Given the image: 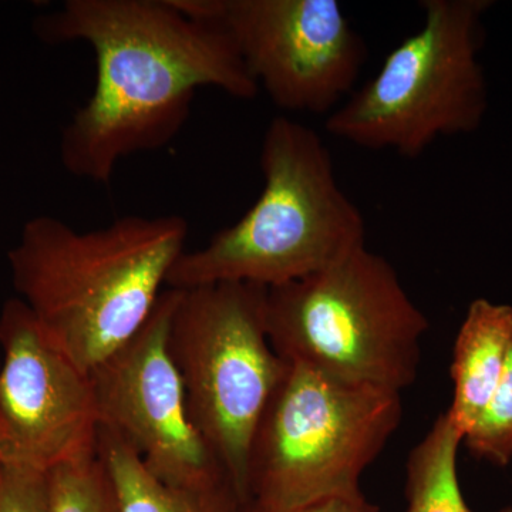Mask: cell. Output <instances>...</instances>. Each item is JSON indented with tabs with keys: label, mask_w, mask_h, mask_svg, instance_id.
<instances>
[{
	"label": "cell",
	"mask_w": 512,
	"mask_h": 512,
	"mask_svg": "<svg viewBox=\"0 0 512 512\" xmlns=\"http://www.w3.org/2000/svg\"><path fill=\"white\" fill-rule=\"evenodd\" d=\"M49 45L83 42L96 56V86L60 138L64 170L109 184L123 158L177 137L202 87L239 100L258 84L221 22L192 19L170 0H67L39 16Z\"/></svg>",
	"instance_id": "obj_1"
},
{
	"label": "cell",
	"mask_w": 512,
	"mask_h": 512,
	"mask_svg": "<svg viewBox=\"0 0 512 512\" xmlns=\"http://www.w3.org/2000/svg\"><path fill=\"white\" fill-rule=\"evenodd\" d=\"M187 237L178 215H131L84 232L40 215L10 248L13 288L47 336L90 373L146 323Z\"/></svg>",
	"instance_id": "obj_2"
},
{
	"label": "cell",
	"mask_w": 512,
	"mask_h": 512,
	"mask_svg": "<svg viewBox=\"0 0 512 512\" xmlns=\"http://www.w3.org/2000/svg\"><path fill=\"white\" fill-rule=\"evenodd\" d=\"M264 188L241 220L181 254L167 288L291 284L366 247L362 211L340 188L332 154L313 128L275 117L259 156Z\"/></svg>",
	"instance_id": "obj_3"
},
{
	"label": "cell",
	"mask_w": 512,
	"mask_h": 512,
	"mask_svg": "<svg viewBox=\"0 0 512 512\" xmlns=\"http://www.w3.org/2000/svg\"><path fill=\"white\" fill-rule=\"evenodd\" d=\"M265 318L284 362L400 394L416 382L430 328L393 265L367 247L318 274L266 289Z\"/></svg>",
	"instance_id": "obj_4"
},
{
	"label": "cell",
	"mask_w": 512,
	"mask_h": 512,
	"mask_svg": "<svg viewBox=\"0 0 512 512\" xmlns=\"http://www.w3.org/2000/svg\"><path fill=\"white\" fill-rule=\"evenodd\" d=\"M490 0H423L424 22L379 72L326 117L332 136L420 157L441 137L477 131L488 110L480 50Z\"/></svg>",
	"instance_id": "obj_5"
},
{
	"label": "cell",
	"mask_w": 512,
	"mask_h": 512,
	"mask_svg": "<svg viewBox=\"0 0 512 512\" xmlns=\"http://www.w3.org/2000/svg\"><path fill=\"white\" fill-rule=\"evenodd\" d=\"M402 417L400 393L288 363L252 437L247 503L285 510L362 493Z\"/></svg>",
	"instance_id": "obj_6"
},
{
	"label": "cell",
	"mask_w": 512,
	"mask_h": 512,
	"mask_svg": "<svg viewBox=\"0 0 512 512\" xmlns=\"http://www.w3.org/2000/svg\"><path fill=\"white\" fill-rule=\"evenodd\" d=\"M178 291L168 350L192 423L244 505L252 437L288 367L269 342L266 288L239 282Z\"/></svg>",
	"instance_id": "obj_7"
},
{
	"label": "cell",
	"mask_w": 512,
	"mask_h": 512,
	"mask_svg": "<svg viewBox=\"0 0 512 512\" xmlns=\"http://www.w3.org/2000/svg\"><path fill=\"white\" fill-rule=\"evenodd\" d=\"M178 295V289H164L136 335L90 372L100 426L123 437L165 484L192 491L234 490L192 423L183 380L168 350Z\"/></svg>",
	"instance_id": "obj_8"
},
{
	"label": "cell",
	"mask_w": 512,
	"mask_h": 512,
	"mask_svg": "<svg viewBox=\"0 0 512 512\" xmlns=\"http://www.w3.org/2000/svg\"><path fill=\"white\" fill-rule=\"evenodd\" d=\"M215 20L279 109L329 116L353 93L366 47L336 0H218Z\"/></svg>",
	"instance_id": "obj_9"
},
{
	"label": "cell",
	"mask_w": 512,
	"mask_h": 512,
	"mask_svg": "<svg viewBox=\"0 0 512 512\" xmlns=\"http://www.w3.org/2000/svg\"><path fill=\"white\" fill-rule=\"evenodd\" d=\"M3 463L52 470L96 453L100 414L92 376L47 336L19 298L0 311Z\"/></svg>",
	"instance_id": "obj_10"
},
{
	"label": "cell",
	"mask_w": 512,
	"mask_h": 512,
	"mask_svg": "<svg viewBox=\"0 0 512 512\" xmlns=\"http://www.w3.org/2000/svg\"><path fill=\"white\" fill-rule=\"evenodd\" d=\"M511 346L512 306L484 298L471 302L454 340L453 402L446 412L463 437L490 400Z\"/></svg>",
	"instance_id": "obj_11"
},
{
	"label": "cell",
	"mask_w": 512,
	"mask_h": 512,
	"mask_svg": "<svg viewBox=\"0 0 512 512\" xmlns=\"http://www.w3.org/2000/svg\"><path fill=\"white\" fill-rule=\"evenodd\" d=\"M97 454L113 484L119 512H239L232 488L192 491L165 484L154 476L130 444L116 431L101 427Z\"/></svg>",
	"instance_id": "obj_12"
},
{
	"label": "cell",
	"mask_w": 512,
	"mask_h": 512,
	"mask_svg": "<svg viewBox=\"0 0 512 512\" xmlns=\"http://www.w3.org/2000/svg\"><path fill=\"white\" fill-rule=\"evenodd\" d=\"M463 439L444 412L410 451L406 464V512H476L467 504L458 480L457 456ZM497 512H512V507Z\"/></svg>",
	"instance_id": "obj_13"
},
{
	"label": "cell",
	"mask_w": 512,
	"mask_h": 512,
	"mask_svg": "<svg viewBox=\"0 0 512 512\" xmlns=\"http://www.w3.org/2000/svg\"><path fill=\"white\" fill-rule=\"evenodd\" d=\"M49 512H119L116 494L99 454L47 471Z\"/></svg>",
	"instance_id": "obj_14"
},
{
	"label": "cell",
	"mask_w": 512,
	"mask_h": 512,
	"mask_svg": "<svg viewBox=\"0 0 512 512\" xmlns=\"http://www.w3.org/2000/svg\"><path fill=\"white\" fill-rule=\"evenodd\" d=\"M463 446L478 460L495 467L512 461V346L507 363L490 400L474 426L464 436Z\"/></svg>",
	"instance_id": "obj_15"
},
{
	"label": "cell",
	"mask_w": 512,
	"mask_h": 512,
	"mask_svg": "<svg viewBox=\"0 0 512 512\" xmlns=\"http://www.w3.org/2000/svg\"><path fill=\"white\" fill-rule=\"evenodd\" d=\"M0 512H49L47 473L18 464H2Z\"/></svg>",
	"instance_id": "obj_16"
},
{
	"label": "cell",
	"mask_w": 512,
	"mask_h": 512,
	"mask_svg": "<svg viewBox=\"0 0 512 512\" xmlns=\"http://www.w3.org/2000/svg\"><path fill=\"white\" fill-rule=\"evenodd\" d=\"M239 512H380V508L370 503L365 495L360 493L350 497L330 498V500L302 505V507L285 508V510H272V508L247 503L242 505Z\"/></svg>",
	"instance_id": "obj_17"
},
{
	"label": "cell",
	"mask_w": 512,
	"mask_h": 512,
	"mask_svg": "<svg viewBox=\"0 0 512 512\" xmlns=\"http://www.w3.org/2000/svg\"><path fill=\"white\" fill-rule=\"evenodd\" d=\"M3 463V440L2 436H0V464Z\"/></svg>",
	"instance_id": "obj_18"
},
{
	"label": "cell",
	"mask_w": 512,
	"mask_h": 512,
	"mask_svg": "<svg viewBox=\"0 0 512 512\" xmlns=\"http://www.w3.org/2000/svg\"><path fill=\"white\" fill-rule=\"evenodd\" d=\"M0 477H2V464H0Z\"/></svg>",
	"instance_id": "obj_19"
}]
</instances>
